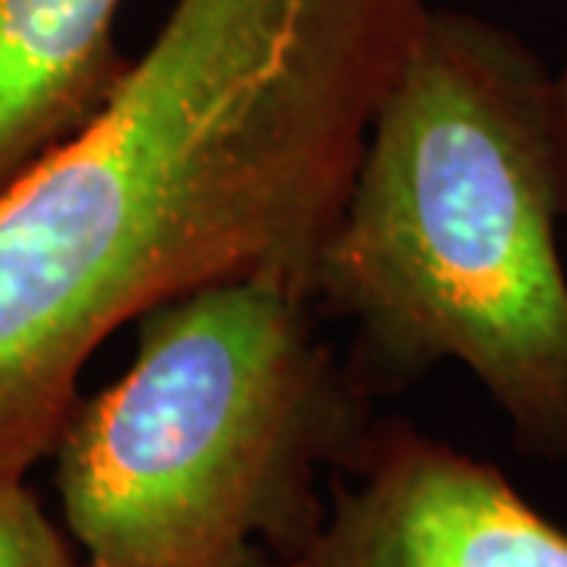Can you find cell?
<instances>
[{
	"instance_id": "6da1fadb",
	"label": "cell",
	"mask_w": 567,
	"mask_h": 567,
	"mask_svg": "<svg viewBox=\"0 0 567 567\" xmlns=\"http://www.w3.org/2000/svg\"><path fill=\"white\" fill-rule=\"evenodd\" d=\"M429 0H174L102 111L0 189V476L99 347L227 278L309 271Z\"/></svg>"
},
{
	"instance_id": "7a4b0ae2",
	"label": "cell",
	"mask_w": 567,
	"mask_h": 567,
	"mask_svg": "<svg viewBox=\"0 0 567 567\" xmlns=\"http://www.w3.org/2000/svg\"><path fill=\"white\" fill-rule=\"evenodd\" d=\"M551 73L520 35L432 7L369 123L309 300L353 328L369 398L457 363L514 445L567 464V271Z\"/></svg>"
},
{
	"instance_id": "3957f363",
	"label": "cell",
	"mask_w": 567,
	"mask_h": 567,
	"mask_svg": "<svg viewBox=\"0 0 567 567\" xmlns=\"http://www.w3.org/2000/svg\"><path fill=\"white\" fill-rule=\"evenodd\" d=\"M309 293L227 278L136 319L117 382L73 404L54 486L82 567H271L316 536L372 398Z\"/></svg>"
},
{
	"instance_id": "277c9868",
	"label": "cell",
	"mask_w": 567,
	"mask_h": 567,
	"mask_svg": "<svg viewBox=\"0 0 567 567\" xmlns=\"http://www.w3.org/2000/svg\"><path fill=\"white\" fill-rule=\"evenodd\" d=\"M271 567H567V533L495 464L372 420L328 476L316 536Z\"/></svg>"
},
{
	"instance_id": "5b68a950",
	"label": "cell",
	"mask_w": 567,
	"mask_h": 567,
	"mask_svg": "<svg viewBox=\"0 0 567 567\" xmlns=\"http://www.w3.org/2000/svg\"><path fill=\"white\" fill-rule=\"evenodd\" d=\"M123 0H0V189L92 121L130 61Z\"/></svg>"
},
{
	"instance_id": "8992f818",
	"label": "cell",
	"mask_w": 567,
	"mask_h": 567,
	"mask_svg": "<svg viewBox=\"0 0 567 567\" xmlns=\"http://www.w3.org/2000/svg\"><path fill=\"white\" fill-rule=\"evenodd\" d=\"M0 567H82L25 476H0Z\"/></svg>"
},
{
	"instance_id": "52a82bcc",
	"label": "cell",
	"mask_w": 567,
	"mask_h": 567,
	"mask_svg": "<svg viewBox=\"0 0 567 567\" xmlns=\"http://www.w3.org/2000/svg\"><path fill=\"white\" fill-rule=\"evenodd\" d=\"M551 123H555V155L561 181V227L567 234V48L561 66L551 73Z\"/></svg>"
}]
</instances>
